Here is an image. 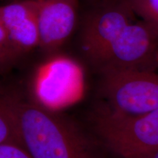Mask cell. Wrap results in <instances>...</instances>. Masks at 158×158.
I'll list each match as a JSON object with an SVG mask.
<instances>
[{"mask_svg":"<svg viewBox=\"0 0 158 158\" xmlns=\"http://www.w3.org/2000/svg\"><path fill=\"white\" fill-rule=\"evenodd\" d=\"M136 15L158 31V0H127Z\"/></svg>","mask_w":158,"mask_h":158,"instance_id":"cell-10","label":"cell"},{"mask_svg":"<svg viewBox=\"0 0 158 158\" xmlns=\"http://www.w3.org/2000/svg\"><path fill=\"white\" fill-rule=\"evenodd\" d=\"M102 143L122 158H151L158 152V108L139 115H122L105 108L94 118Z\"/></svg>","mask_w":158,"mask_h":158,"instance_id":"cell-2","label":"cell"},{"mask_svg":"<svg viewBox=\"0 0 158 158\" xmlns=\"http://www.w3.org/2000/svg\"><path fill=\"white\" fill-rule=\"evenodd\" d=\"M19 54L10 40L7 31L0 26V66L2 71H6L17 62Z\"/></svg>","mask_w":158,"mask_h":158,"instance_id":"cell-11","label":"cell"},{"mask_svg":"<svg viewBox=\"0 0 158 158\" xmlns=\"http://www.w3.org/2000/svg\"><path fill=\"white\" fill-rule=\"evenodd\" d=\"M38 2L21 0L2 6L0 26L7 31L19 57L39 48Z\"/></svg>","mask_w":158,"mask_h":158,"instance_id":"cell-7","label":"cell"},{"mask_svg":"<svg viewBox=\"0 0 158 158\" xmlns=\"http://www.w3.org/2000/svg\"><path fill=\"white\" fill-rule=\"evenodd\" d=\"M18 98L19 94L15 92L4 94L1 98L0 144H11L24 147Z\"/></svg>","mask_w":158,"mask_h":158,"instance_id":"cell-9","label":"cell"},{"mask_svg":"<svg viewBox=\"0 0 158 158\" xmlns=\"http://www.w3.org/2000/svg\"><path fill=\"white\" fill-rule=\"evenodd\" d=\"M78 71L67 59L51 63L42 73L37 84V94L44 104H60L66 102L77 84Z\"/></svg>","mask_w":158,"mask_h":158,"instance_id":"cell-8","label":"cell"},{"mask_svg":"<svg viewBox=\"0 0 158 158\" xmlns=\"http://www.w3.org/2000/svg\"><path fill=\"white\" fill-rule=\"evenodd\" d=\"M151 158H158V152L157 154H155V155H154Z\"/></svg>","mask_w":158,"mask_h":158,"instance_id":"cell-13","label":"cell"},{"mask_svg":"<svg viewBox=\"0 0 158 158\" xmlns=\"http://www.w3.org/2000/svg\"><path fill=\"white\" fill-rule=\"evenodd\" d=\"M136 16L127 0H108L90 13L83 26L81 48L92 64L98 63Z\"/></svg>","mask_w":158,"mask_h":158,"instance_id":"cell-5","label":"cell"},{"mask_svg":"<svg viewBox=\"0 0 158 158\" xmlns=\"http://www.w3.org/2000/svg\"><path fill=\"white\" fill-rule=\"evenodd\" d=\"M18 105L23 145L33 158H100L92 140L73 122L20 95Z\"/></svg>","mask_w":158,"mask_h":158,"instance_id":"cell-1","label":"cell"},{"mask_svg":"<svg viewBox=\"0 0 158 158\" xmlns=\"http://www.w3.org/2000/svg\"><path fill=\"white\" fill-rule=\"evenodd\" d=\"M78 0H43L38 2L39 48L44 52H55L73 31Z\"/></svg>","mask_w":158,"mask_h":158,"instance_id":"cell-6","label":"cell"},{"mask_svg":"<svg viewBox=\"0 0 158 158\" xmlns=\"http://www.w3.org/2000/svg\"><path fill=\"white\" fill-rule=\"evenodd\" d=\"M106 108L122 115H139L158 108V70L101 73Z\"/></svg>","mask_w":158,"mask_h":158,"instance_id":"cell-3","label":"cell"},{"mask_svg":"<svg viewBox=\"0 0 158 158\" xmlns=\"http://www.w3.org/2000/svg\"><path fill=\"white\" fill-rule=\"evenodd\" d=\"M111 70H158V31L140 19L124 28L94 65Z\"/></svg>","mask_w":158,"mask_h":158,"instance_id":"cell-4","label":"cell"},{"mask_svg":"<svg viewBox=\"0 0 158 158\" xmlns=\"http://www.w3.org/2000/svg\"><path fill=\"white\" fill-rule=\"evenodd\" d=\"M32 1H36V2H41V1H43V0H32Z\"/></svg>","mask_w":158,"mask_h":158,"instance_id":"cell-14","label":"cell"},{"mask_svg":"<svg viewBox=\"0 0 158 158\" xmlns=\"http://www.w3.org/2000/svg\"><path fill=\"white\" fill-rule=\"evenodd\" d=\"M0 158H33L24 147L11 144H0Z\"/></svg>","mask_w":158,"mask_h":158,"instance_id":"cell-12","label":"cell"}]
</instances>
